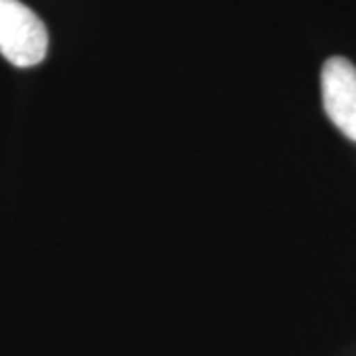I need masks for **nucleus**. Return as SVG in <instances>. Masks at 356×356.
I'll list each match as a JSON object with an SVG mask.
<instances>
[{"instance_id":"2","label":"nucleus","mask_w":356,"mask_h":356,"mask_svg":"<svg viewBox=\"0 0 356 356\" xmlns=\"http://www.w3.org/2000/svg\"><path fill=\"white\" fill-rule=\"evenodd\" d=\"M325 113L344 137L356 143V67L346 58H329L321 72Z\"/></svg>"},{"instance_id":"1","label":"nucleus","mask_w":356,"mask_h":356,"mask_svg":"<svg viewBox=\"0 0 356 356\" xmlns=\"http://www.w3.org/2000/svg\"><path fill=\"white\" fill-rule=\"evenodd\" d=\"M0 54L16 67H32L48 54V30L20 0H0Z\"/></svg>"}]
</instances>
